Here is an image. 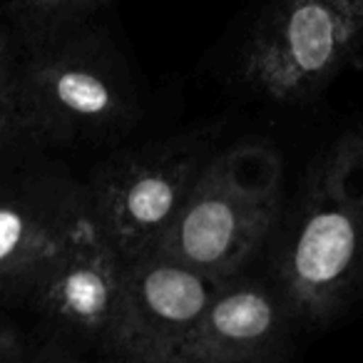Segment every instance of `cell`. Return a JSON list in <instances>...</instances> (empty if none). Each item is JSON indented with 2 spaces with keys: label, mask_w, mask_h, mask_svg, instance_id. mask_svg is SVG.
<instances>
[{
  "label": "cell",
  "mask_w": 363,
  "mask_h": 363,
  "mask_svg": "<svg viewBox=\"0 0 363 363\" xmlns=\"http://www.w3.org/2000/svg\"><path fill=\"white\" fill-rule=\"evenodd\" d=\"M217 147L219 127H194L112 152L85 179L102 237L127 262L160 249Z\"/></svg>",
  "instance_id": "cell-4"
},
{
  "label": "cell",
  "mask_w": 363,
  "mask_h": 363,
  "mask_svg": "<svg viewBox=\"0 0 363 363\" xmlns=\"http://www.w3.org/2000/svg\"><path fill=\"white\" fill-rule=\"evenodd\" d=\"M127 259L87 222L55 257L26 301L33 361H110Z\"/></svg>",
  "instance_id": "cell-6"
},
{
  "label": "cell",
  "mask_w": 363,
  "mask_h": 363,
  "mask_svg": "<svg viewBox=\"0 0 363 363\" xmlns=\"http://www.w3.org/2000/svg\"><path fill=\"white\" fill-rule=\"evenodd\" d=\"M227 277L160 249L130 259L110 361L179 363L204 308Z\"/></svg>",
  "instance_id": "cell-8"
},
{
  "label": "cell",
  "mask_w": 363,
  "mask_h": 363,
  "mask_svg": "<svg viewBox=\"0 0 363 363\" xmlns=\"http://www.w3.org/2000/svg\"><path fill=\"white\" fill-rule=\"evenodd\" d=\"M284 209V162L267 140L217 147L160 252L212 274H237L267 247Z\"/></svg>",
  "instance_id": "cell-2"
},
{
  "label": "cell",
  "mask_w": 363,
  "mask_h": 363,
  "mask_svg": "<svg viewBox=\"0 0 363 363\" xmlns=\"http://www.w3.org/2000/svg\"><path fill=\"white\" fill-rule=\"evenodd\" d=\"M18 87L50 147L117 142L140 117L125 57L90 23L23 50Z\"/></svg>",
  "instance_id": "cell-3"
},
{
  "label": "cell",
  "mask_w": 363,
  "mask_h": 363,
  "mask_svg": "<svg viewBox=\"0 0 363 363\" xmlns=\"http://www.w3.org/2000/svg\"><path fill=\"white\" fill-rule=\"evenodd\" d=\"M85 182L35 155L0 169V306H26L70 239L90 222Z\"/></svg>",
  "instance_id": "cell-7"
},
{
  "label": "cell",
  "mask_w": 363,
  "mask_h": 363,
  "mask_svg": "<svg viewBox=\"0 0 363 363\" xmlns=\"http://www.w3.org/2000/svg\"><path fill=\"white\" fill-rule=\"evenodd\" d=\"M0 3H3V0H0Z\"/></svg>",
  "instance_id": "cell-14"
},
{
  "label": "cell",
  "mask_w": 363,
  "mask_h": 363,
  "mask_svg": "<svg viewBox=\"0 0 363 363\" xmlns=\"http://www.w3.org/2000/svg\"><path fill=\"white\" fill-rule=\"evenodd\" d=\"M301 326L269 277L229 274L204 308L179 363H279Z\"/></svg>",
  "instance_id": "cell-9"
},
{
  "label": "cell",
  "mask_w": 363,
  "mask_h": 363,
  "mask_svg": "<svg viewBox=\"0 0 363 363\" xmlns=\"http://www.w3.org/2000/svg\"><path fill=\"white\" fill-rule=\"evenodd\" d=\"M112 0H3L0 13L21 50L43 45L90 23Z\"/></svg>",
  "instance_id": "cell-10"
},
{
  "label": "cell",
  "mask_w": 363,
  "mask_h": 363,
  "mask_svg": "<svg viewBox=\"0 0 363 363\" xmlns=\"http://www.w3.org/2000/svg\"><path fill=\"white\" fill-rule=\"evenodd\" d=\"M21 45L11 28L0 26V90L18 85V70H21Z\"/></svg>",
  "instance_id": "cell-13"
},
{
  "label": "cell",
  "mask_w": 363,
  "mask_h": 363,
  "mask_svg": "<svg viewBox=\"0 0 363 363\" xmlns=\"http://www.w3.org/2000/svg\"><path fill=\"white\" fill-rule=\"evenodd\" d=\"M363 50L351 0H267L239 48L244 90L279 107L313 102Z\"/></svg>",
  "instance_id": "cell-5"
},
{
  "label": "cell",
  "mask_w": 363,
  "mask_h": 363,
  "mask_svg": "<svg viewBox=\"0 0 363 363\" xmlns=\"http://www.w3.org/2000/svg\"><path fill=\"white\" fill-rule=\"evenodd\" d=\"M48 140L21 87L0 90V169L48 150Z\"/></svg>",
  "instance_id": "cell-11"
},
{
  "label": "cell",
  "mask_w": 363,
  "mask_h": 363,
  "mask_svg": "<svg viewBox=\"0 0 363 363\" xmlns=\"http://www.w3.org/2000/svg\"><path fill=\"white\" fill-rule=\"evenodd\" d=\"M33 361L30 338L28 331L16 326V321L0 311V363H23Z\"/></svg>",
  "instance_id": "cell-12"
},
{
  "label": "cell",
  "mask_w": 363,
  "mask_h": 363,
  "mask_svg": "<svg viewBox=\"0 0 363 363\" xmlns=\"http://www.w3.org/2000/svg\"><path fill=\"white\" fill-rule=\"evenodd\" d=\"M267 277L301 331L363 303V122L308 164L267 242Z\"/></svg>",
  "instance_id": "cell-1"
}]
</instances>
